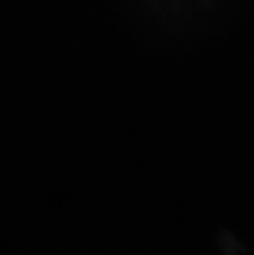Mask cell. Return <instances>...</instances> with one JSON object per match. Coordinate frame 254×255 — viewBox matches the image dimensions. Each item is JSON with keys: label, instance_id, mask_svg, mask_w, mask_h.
I'll return each instance as SVG.
<instances>
[]
</instances>
